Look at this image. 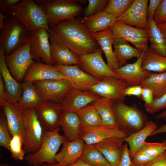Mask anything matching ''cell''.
I'll list each match as a JSON object with an SVG mask.
<instances>
[{
  "mask_svg": "<svg viewBox=\"0 0 166 166\" xmlns=\"http://www.w3.org/2000/svg\"><path fill=\"white\" fill-rule=\"evenodd\" d=\"M140 166H166V151L150 162Z\"/></svg>",
  "mask_w": 166,
  "mask_h": 166,
  "instance_id": "cell-51",
  "label": "cell"
},
{
  "mask_svg": "<svg viewBox=\"0 0 166 166\" xmlns=\"http://www.w3.org/2000/svg\"><path fill=\"white\" fill-rule=\"evenodd\" d=\"M31 33L25 26L13 16L6 19L0 35V47L5 56L30 41Z\"/></svg>",
  "mask_w": 166,
  "mask_h": 166,
  "instance_id": "cell-6",
  "label": "cell"
},
{
  "mask_svg": "<svg viewBox=\"0 0 166 166\" xmlns=\"http://www.w3.org/2000/svg\"><path fill=\"white\" fill-rule=\"evenodd\" d=\"M54 65L73 84L74 87L80 89L88 90L90 86L101 80L81 69L78 65Z\"/></svg>",
  "mask_w": 166,
  "mask_h": 166,
  "instance_id": "cell-20",
  "label": "cell"
},
{
  "mask_svg": "<svg viewBox=\"0 0 166 166\" xmlns=\"http://www.w3.org/2000/svg\"><path fill=\"white\" fill-rule=\"evenodd\" d=\"M49 34L46 29L41 28L31 34L30 42L31 53L34 61H41L54 65L51 56Z\"/></svg>",
  "mask_w": 166,
  "mask_h": 166,
  "instance_id": "cell-13",
  "label": "cell"
},
{
  "mask_svg": "<svg viewBox=\"0 0 166 166\" xmlns=\"http://www.w3.org/2000/svg\"><path fill=\"white\" fill-rule=\"evenodd\" d=\"M153 20L157 24L166 22V0H162L156 10Z\"/></svg>",
  "mask_w": 166,
  "mask_h": 166,
  "instance_id": "cell-44",
  "label": "cell"
},
{
  "mask_svg": "<svg viewBox=\"0 0 166 166\" xmlns=\"http://www.w3.org/2000/svg\"><path fill=\"white\" fill-rule=\"evenodd\" d=\"M141 65L142 68L148 71L163 73L166 71V57L159 55L148 47L143 52Z\"/></svg>",
  "mask_w": 166,
  "mask_h": 166,
  "instance_id": "cell-31",
  "label": "cell"
},
{
  "mask_svg": "<svg viewBox=\"0 0 166 166\" xmlns=\"http://www.w3.org/2000/svg\"><path fill=\"white\" fill-rule=\"evenodd\" d=\"M140 85L151 89L154 98L160 97L166 93V71L160 73L152 72Z\"/></svg>",
  "mask_w": 166,
  "mask_h": 166,
  "instance_id": "cell-35",
  "label": "cell"
},
{
  "mask_svg": "<svg viewBox=\"0 0 166 166\" xmlns=\"http://www.w3.org/2000/svg\"><path fill=\"white\" fill-rule=\"evenodd\" d=\"M166 151V145L162 142H145L143 146L136 153L156 158Z\"/></svg>",
  "mask_w": 166,
  "mask_h": 166,
  "instance_id": "cell-39",
  "label": "cell"
},
{
  "mask_svg": "<svg viewBox=\"0 0 166 166\" xmlns=\"http://www.w3.org/2000/svg\"><path fill=\"white\" fill-rule=\"evenodd\" d=\"M128 86L120 78L113 76L103 78L97 83L90 86L88 90L100 96L113 101L124 102L125 97L124 91Z\"/></svg>",
  "mask_w": 166,
  "mask_h": 166,
  "instance_id": "cell-12",
  "label": "cell"
},
{
  "mask_svg": "<svg viewBox=\"0 0 166 166\" xmlns=\"http://www.w3.org/2000/svg\"><path fill=\"white\" fill-rule=\"evenodd\" d=\"M42 166H60L57 164H49L48 163H43L42 165Z\"/></svg>",
  "mask_w": 166,
  "mask_h": 166,
  "instance_id": "cell-58",
  "label": "cell"
},
{
  "mask_svg": "<svg viewBox=\"0 0 166 166\" xmlns=\"http://www.w3.org/2000/svg\"><path fill=\"white\" fill-rule=\"evenodd\" d=\"M131 163L128 145L125 143L123 144V152L121 161L117 166H131Z\"/></svg>",
  "mask_w": 166,
  "mask_h": 166,
  "instance_id": "cell-46",
  "label": "cell"
},
{
  "mask_svg": "<svg viewBox=\"0 0 166 166\" xmlns=\"http://www.w3.org/2000/svg\"><path fill=\"white\" fill-rule=\"evenodd\" d=\"M0 166H14L11 165H8L6 164H0Z\"/></svg>",
  "mask_w": 166,
  "mask_h": 166,
  "instance_id": "cell-59",
  "label": "cell"
},
{
  "mask_svg": "<svg viewBox=\"0 0 166 166\" xmlns=\"http://www.w3.org/2000/svg\"><path fill=\"white\" fill-rule=\"evenodd\" d=\"M163 34L166 36V22L157 25Z\"/></svg>",
  "mask_w": 166,
  "mask_h": 166,
  "instance_id": "cell-57",
  "label": "cell"
},
{
  "mask_svg": "<svg viewBox=\"0 0 166 166\" xmlns=\"http://www.w3.org/2000/svg\"><path fill=\"white\" fill-rule=\"evenodd\" d=\"M67 166H91L82 161L80 159L74 163Z\"/></svg>",
  "mask_w": 166,
  "mask_h": 166,
  "instance_id": "cell-55",
  "label": "cell"
},
{
  "mask_svg": "<svg viewBox=\"0 0 166 166\" xmlns=\"http://www.w3.org/2000/svg\"><path fill=\"white\" fill-rule=\"evenodd\" d=\"M59 79L68 80L54 65L46 64L41 61H35L29 67L23 80L33 82Z\"/></svg>",
  "mask_w": 166,
  "mask_h": 166,
  "instance_id": "cell-21",
  "label": "cell"
},
{
  "mask_svg": "<svg viewBox=\"0 0 166 166\" xmlns=\"http://www.w3.org/2000/svg\"><path fill=\"white\" fill-rule=\"evenodd\" d=\"M7 15L15 17L31 34L41 28L50 31L42 8L34 0H21L11 7Z\"/></svg>",
  "mask_w": 166,
  "mask_h": 166,
  "instance_id": "cell-3",
  "label": "cell"
},
{
  "mask_svg": "<svg viewBox=\"0 0 166 166\" xmlns=\"http://www.w3.org/2000/svg\"><path fill=\"white\" fill-rule=\"evenodd\" d=\"M108 0H88V4L85 10V17H88L103 11Z\"/></svg>",
  "mask_w": 166,
  "mask_h": 166,
  "instance_id": "cell-42",
  "label": "cell"
},
{
  "mask_svg": "<svg viewBox=\"0 0 166 166\" xmlns=\"http://www.w3.org/2000/svg\"><path fill=\"white\" fill-rule=\"evenodd\" d=\"M131 166H139L137 165L134 164L132 162V163L131 164Z\"/></svg>",
  "mask_w": 166,
  "mask_h": 166,
  "instance_id": "cell-60",
  "label": "cell"
},
{
  "mask_svg": "<svg viewBox=\"0 0 166 166\" xmlns=\"http://www.w3.org/2000/svg\"><path fill=\"white\" fill-rule=\"evenodd\" d=\"M22 110L25 132L23 149L26 153H34L41 147L44 129L36 113L35 108Z\"/></svg>",
  "mask_w": 166,
  "mask_h": 166,
  "instance_id": "cell-7",
  "label": "cell"
},
{
  "mask_svg": "<svg viewBox=\"0 0 166 166\" xmlns=\"http://www.w3.org/2000/svg\"><path fill=\"white\" fill-rule=\"evenodd\" d=\"M100 97L89 90L73 87L67 93L61 104L62 111L74 112L94 103Z\"/></svg>",
  "mask_w": 166,
  "mask_h": 166,
  "instance_id": "cell-17",
  "label": "cell"
},
{
  "mask_svg": "<svg viewBox=\"0 0 166 166\" xmlns=\"http://www.w3.org/2000/svg\"><path fill=\"white\" fill-rule=\"evenodd\" d=\"M33 83L43 101L60 104L68 92L74 87L73 84L67 79L45 80Z\"/></svg>",
  "mask_w": 166,
  "mask_h": 166,
  "instance_id": "cell-8",
  "label": "cell"
},
{
  "mask_svg": "<svg viewBox=\"0 0 166 166\" xmlns=\"http://www.w3.org/2000/svg\"><path fill=\"white\" fill-rule=\"evenodd\" d=\"M166 132V124L161 125L158 127L157 129L153 132L150 136L155 135L160 133Z\"/></svg>",
  "mask_w": 166,
  "mask_h": 166,
  "instance_id": "cell-53",
  "label": "cell"
},
{
  "mask_svg": "<svg viewBox=\"0 0 166 166\" xmlns=\"http://www.w3.org/2000/svg\"><path fill=\"white\" fill-rule=\"evenodd\" d=\"M21 83L22 95L18 103L22 109L29 108H35L43 101L32 82L23 80Z\"/></svg>",
  "mask_w": 166,
  "mask_h": 166,
  "instance_id": "cell-33",
  "label": "cell"
},
{
  "mask_svg": "<svg viewBox=\"0 0 166 166\" xmlns=\"http://www.w3.org/2000/svg\"><path fill=\"white\" fill-rule=\"evenodd\" d=\"M149 47L159 55L166 57V39L153 19H148Z\"/></svg>",
  "mask_w": 166,
  "mask_h": 166,
  "instance_id": "cell-34",
  "label": "cell"
},
{
  "mask_svg": "<svg viewBox=\"0 0 166 166\" xmlns=\"http://www.w3.org/2000/svg\"><path fill=\"white\" fill-rule=\"evenodd\" d=\"M161 141L162 142L164 143L165 144H166V140H161Z\"/></svg>",
  "mask_w": 166,
  "mask_h": 166,
  "instance_id": "cell-61",
  "label": "cell"
},
{
  "mask_svg": "<svg viewBox=\"0 0 166 166\" xmlns=\"http://www.w3.org/2000/svg\"><path fill=\"white\" fill-rule=\"evenodd\" d=\"M134 0H109L103 11L113 15L116 18L123 14Z\"/></svg>",
  "mask_w": 166,
  "mask_h": 166,
  "instance_id": "cell-38",
  "label": "cell"
},
{
  "mask_svg": "<svg viewBox=\"0 0 166 166\" xmlns=\"http://www.w3.org/2000/svg\"><path fill=\"white\" fill-rule=\"evenodd\" d=\"M23 144L21 137L16 134L12 136L10 143V152L11 156L16 160L21 161L25 159L26 152L22 148Z\"/></svg>",
  "mask_w": 166,
  "mask_h": 166,
  "instance_id": "cell-40",
  "label": "cell"
},
{
  "mask_svg": "<svg viewBox=\"0 0 166 166\" xmlns=\"http://www.w3.org/2000/svg\"><path fill=\"white\" fill-rule=\"evenodd\" d=\"M50 29V44L64 45L77 56L94 52L100 48L81 18L62 21Z\"/></svg>",
  "mask_w": 166,
  "mask_h": 166,
  "instance_id": "cell-1",
  "label": "cell"
},
{
  "mask_svg": "<svg viewBox=\"0 0 166 166\" xmlns=\"http://www.w3.org/2000/svg\"><path fill=\"white\" fill-rule=\"evenodd\" d=\"M124 138H112L93 145L102 154L112 166H117L122 157Z\"/></svg>",
  "mask_w": 166,
  "mask_h": 166,
  "instance_id": "cell-24",
  "label": "cell"
},
{
  "mask_svg": "<svg viewBox=\"0 0 166 166\" xmlns=\"http://www.w3.org/2000/svg\"><path fill=\"white\" fill-rule=\"evenodd\" d=\"M113 104L112 99L101 97L93 105L100 116L102 125L118 128L114 114Z\"/></svg>",
  "mask_w": 166,
  "mask_h": 166,
  "instance_id": "cell-32",
  "label": "cell"
},
{
  "mask_svg": "<svg viewBox=\"0 0 166 166\" xmlns=\"http://www.w3.org/2000/svg\"><path fill=\"white\" fill-rule=\"evenodd\" d=\"M103 53L100 47L94 52L78 56L79 59L78 65L91 76L100 80L107 76L121 79L104 61L102 57Z\"/></svg>",
  "mask_w": 166,
  "mask_h": 166,
  "instance_id": "cell-10",
  "label": "cell"
},
{
  "mask_svg": "<svg viewBox=\"0 0 166 166\" xmlns=\"http://www.w3.org/2000/svg\"><path fill=\"white\" fill-rule=\"evenodd\" d=\"M143 54L135 62L127 63L113 70L128 86L140 85L152 73L142 68L141 62Z\"/></svg>",
  "mask_w": 166,
  "mask_h": 166,
  "instance_id": "cell-19",
  "label": "cell"
},
{
  "mask_svg": "<svg viewBox=\"0 0 166 166\" xmlns=\"http://www.w3.org/2000/svg\"><path fill=\"white\" fill-rule=\"evenodd\" d=\"M60 128L52 131L44 130L42 143L40 149L36 152L29 153L25 159L29 165L40 166L43 163L57 164L55 156L60 146L67 140L60 135Z\"/></svg>",
  "mask_w": 166,
  "mask_h": 166,
  "instance_id": "cell-4",
  "label": "cell"
},
{
  "mask_svg": "<svg viewBox=\"0 0 166 166\" xmlns=\"http://www.w3.org/2000/svg\"><path fill=\"white\" fill-rule=\"evenodd\" d=\"M0 71L3 79L8 100L18 102L22 95L21 83L17 81L10 72L5 61L3 49L0 47Z\"/></svg>",
  "mask_w": 166,
  "mask_h": 166,
  "instance_id": "cell-22",
  "label": "cell"
},
{
  "mask_svg": "<svg viewBox=\"0 0 166 166\" xmlns=\"http://www.w3.org/2000/svg\"><path fill=\"white\" fill-rule=\"evenodd\" d=\"M21 1V0H0V13L7 15L11 7Z\"/></svg>",
  "mask_w": 166,
  "mask_h": 166,
  "instance_id": "cell-48",
  "label": "cell"
},
{
  "mask_svg": "<svg viewBox=\"0 0 166 166\" xmlns=\"http://www.w3.org/2000/svg\"><path fill=\"white\" fill-rule=\"evenodd\" d=\"M156 118L157 119H163L166 122V109L157 115Z\"/></svg>",
  "mask_w": 166,
  "mask_h": 166,
  "instance_id": "cell-56",
  "label": "cell"
},
{
  "mask_svg": "<svg viewBox=\"0 0 166 166\" xmlns=\"http://www.w3.org/2000/svg\"><path fill=\"white\" fill-rule=\"evenodd\" d=\"M113 109L118 128L126 136L140 130L149 121L146 114L136 104L129 105L113 101Z\"/></svg>",
  "mask_w": 166,
  "mask_h": 166,
  "instance_id": "cell-2",
  "label": "cell"
},
{
  "mask_svg": "<svg viewBox=\"0 0 166 166\" xmlns=\"http://www.w3.org/2000/svg\"><path fill=\"white\" fill-rule=\"evenodd\" d=\"M164 37H165V38H166V36H165V35H164Z\"/></svg>",
  "mask_w": 166,
  "mask_h": 166,
  "instance_id": "cell-62",
  "label": "cell"
},
{
  "mask_svg": "<svg viewBox=\"0 0 166 166\" xmlns=\"http://www.w3.org/2000/svg\"><path fill=\"white\" fill-rule=\"evenodd\" d=\"M148 0H134L128 9L116 21L135 27L148 30L147 9Z\"/></svg>",
  "mask_w": 166,
  "mask_h": 166,
  "instance_id": "cell-14",
  "label": "cell"
},
{
  "mask_svg": "<svg viewBox=\"0 0 166 166\" xmlns=\"http://www.w3.org/2000/svg\"><path fill=\"white\" fill-rule=\"evenodd\" d=\"M59 124L67 140L72 141L81 139V123L77 114L72 111H62Z\"/></svg>",
  "mask_w": 166,
  "mask_h": 166,
  "instance_id": "cell-25",
  "label": "cell"
},
{
  "mask_svg": "<svg viewBox=\"0 0 166 166\" xmlns=\"http://www.w3.org/2000/svg\"><path fill=\"white\" fill-rule=\"evenodd\" d=\"M0 106L3 111L11 136L16 134L20 135L24 145L25 132L22 109L18 102L8 100Z\"/></svg>",
  "mask_w": 166,
  "mask_h": 166,
  "instance_id": "cell-18",
  "label": "cell"
},
{
  "mask_svg": "<svg viewBox=\"0 0 166 166\" xmlns=\"http://www.w3.org/2000/svg\"><path fill=\"white\" fill-rule=\"evenodd\" d=\"M50 54L54 65H71L79 64L78 56L63 45L51 44Z\"/></svg>",
  "mask_w": 166,
  "mask_h": 166,
  "instance_id": "cell-30",
  "label": "cell"
},
{
  "mask_svg": "<svg viewBox=\"0 0 166 166\" xmlns=\"http://www.w3.org/2000/svg\"><path fill=\"white\" fill-rule=\"evenodd\" d=\"M104 53L107 64L113 70L119 66L113 49V37L111 27L104 30L92 34Z\"/></svg>",
  "mask_w": 166,
  "mask_h": 166,
  "instance_id": "cell-26",
  "label": "cell"
},
{
  "mask_svg": "<svg viewBox=\"0 0 166 166\" xmlns=\"http://www.w3.org/2000/svg\"><path fill=\"white\" fill-rule=\"evenodd\" d=\"M158 127L156 123L150 120L142 129L124 138V142L129 146L131 159L143 146L147 137L150 136Z\"/></svg>",
  "mask_w": 166,
  "mask_h": 166,
  "instance_id": "cell-29",
  "label": "cell"
},
{
  "mask_svg": "<svg viewBox=\"0 0 166 166\" xmlns=\"http://www.w3.org/2000/svg\"><path fill=\"white\" fill-rule=\"evenodd\" d=\"M113 38L114 52L119 67L125 65L129 59L134 57L138 58L142 55L143 52L131 46L125 39Z\"/></svg>",
  "mask_w": 166,
  "mask_h": 166,
  "instance_id": "cell-28",
  "label": "cell"
},
{
  "mask_svg": "<svg viewBox=\"0 0 166 166\" xmlns=\"http://www.w3.org/2000/svg\"><path fill=\"white\" fill-rule=\"evenodd\" d=\"M81 139L87 144H94L113 138H124L126 136L118 128L104 125L81 126Z\"/></svg>",
  "mask_w": 166,
  "mask_h": 166,
  "instance_id": "cell-15",
  "label": "cell"
},
{
  "mask_svg": "<svg viewBox=\"0 0 166 166\" xmlns=\"http://www.w3.org/2000/svg\"><path fill=\"white\" fill-rule=\"evenodd\" d=\"M7 100L4 82L0 74V106Z\"/></svg>",
  "mask_w": 166,
  "mask_h": 166,
  "instance_id": "cell-52",
  "label": "cell"
},
{
  "mask_svg": "<svg viewBox=\"0 0 166 166\" xmlns=\"http://www.w3.org/2000/svg\"><path fill=\"white\" fill-rule=\"evenodd\" d=\"M63 144L61 151L55 156L57 165L67 166L81 158L85 144L81 139L72 141L67 140Z\"/></svg>",
  "mask_w": 166,
  "mask_h": 166,
  "instance_id": "cell-23",
  "label": "cell"
},
{
  "mask_svg": "<svg viewBox=\"0 0 166 166\" xmlns=\"http://www.w3.org/2000/svg\"><path fill=\"white\" fill-rule=\"evenodd\" d=\"M74 112L78 116L81 126L96 127L102 125L100 116L93 105H88Z\"/></svg>",
  "mask_w": 166,
  "mask_h": 166,
  "instance_id": "cell-37",
  "label": "cell"
},
{
  "mask_svg": "<svg viewBox=\"0 0 166 166\" xmlns=\"http://www.w3.org/2000/svg\"><path fill=\"white\" fill-rule=\"evenodd\" d=\"M166 109V93L159 98H154L152 103L145 108L149 113H154Z\"/></svg>",
  "mask_w": 166,
  "mask_h": 166,
  "instance_id": "cell-43",
  "label": "cell"
},
{
  "mask_svg": "<svg viewBox=\"0 0 166 166\" xmlns=\"http://www.w3.org/2000/svg\"><path fill=\"white\" fill-rule=\"evenodd\" d=\"M7 121L2 108L0 111V146L10 151L11 136Z\"/></svg>",
  "mask_w": 166,
  "mask_h": 166,
  "instance_id": "cell-41",
  "label": "cell"
},
{
  "mask_svg": "<svg viewBox=\"0 0 166 166\" xmlns=\"http://www.w3.org/2000/svg\"><path fill=\"white\" fill-rule=\"evenodd\" d=\"M80 159L91 166H112L102 154L92 144H85Z\"/></svg>",
  "mask_w": 166,
  "mask_h": 166,
  "instance_id": "cell-36",
  "label": "cell"
},
{
  "mask_svg": "<svg viewBox=\"0 0 166 166\" xmlns=\"http://www.w3.org/2000/svg\"><path fill=\"white\" fill-rule=\"evenodd\" d=\"M142 88L141 98L144 102V106L145 108L152 103L154 98L152 91L151 89L145 87Z\"/></svg>",
  "mask_w": 166,
  "mask_h": 166,
  "instance_id": "cell-49",
  "label": "cell"
},
{
  "mask_svg": "<svg viewBox=\"0 0 166 166\" xmlns=\"http://www.w3.org/2000/svg\"><path fill=\"white\" fill-rule=\"evenodd\" d=\"M113 37H121L133 44L141 52L148 48L149 30L116 21L111 26Z\"/></svg>",
  "mask_w": 166,
  "mask_h": 166,
  "instance_id": "cell-11",
  "label": "cell"
},
{
  "mask_svg": "<svg viewBox=\"0 0 166 166\" xmlns=\"http://www.w3.org/2000/svg\"><path fill=\"white\" fill-rule=\"evenodd\" d=\"M8 16V15L3 14L0 13V28L1 30L3 29L5 21Z\"/></svg>",
  "mask_w": 166,
  "mask_h": 166,
  "instance_id": "cell-54",
  "label": "cell"
},
{
  "mask_svg": "<svg viewBox=\"0 0 166 166\" xmlns=\"http://www.w3.org/2000/svg\"><path fill=\"white\" fill-rule=\"evenodd\" d=\"M42 8L50 28L59 22L80 15L83 8L75 0H34Z\"/></svg>",
  "mask_w": 166,
  "mask_h": 166,
  "instance_id": "cell-5",
  "label": "cell"
},
{
  "mask_svg": "<svg viewBox=\"0 0 166 166\" xmlns=\"http://www.w3.org/2000/svg\"><path fill=\"white\" fill-rule=\"evenodd\" d=\"M7 66L14 78L21 83L30 66L35 62L28 42L8 55L5 56Z\"/></svg>",
  "mask_w": 166,
  "mask_h": 166,
  "instance_id": "cell-9",
  "label": "cell"
},
{
  "mask_svg": "<svg viewBox=\"0 0 166 166\" xmlns=\"http://www.w3.org/2000/svg\"><path fill=\"white\" fill-rule=\"evenodd\" d=\"M35 110L44 130L51 131L60 128L59 117L62 111L61 104L44 101L35 107Z\"/></svg>",
  "mask_w": 166,
  "mask_h": 166,
  "instance_id": "cell-16",
  "label": "cell"
},
{
  "mask_svg": "<svg viewBox=\"0 0 166 166\" xmlns=\"http://www.w3.org/2000/svg\"><path fill=\"white\" fill-rule=\"evenodd\" d=\"M162 0H150L147 9L148 19H153L155 13Z\"/></svg>",
  "mask_w": 166,
  "mask_h": 166,
  "instance_id": "cell-50",
  "label": "cell"
},
{
  "mask_svg": "<svg viewBox=\"0 0 166 166\" xmlns=\"http://www.w3.org/2000/svg\"><path fill=\"white\" fill-rule=\"evenodd\" d=\"M156 158L142 154L136 153L131 158V160L132 162L134 164L140 166L149 163Z\"/></svg>",
  "mask_w": 166,
  "mask_h": 166,
  "instance_id": "cell-45",
  "label": "cell"
},
{
  "mask_svg": "<svg viewBox=\"0 0 166 166\" xmlns=\"http://www.w3.org/2000/svg\"><path fill=\"white\" fill-rule=\"evenodd\" d=\"M143 88L140 85L128 86L124 90V94L126 96H134L140 98Z\"/></svg>",
  "mask_w": 166,
  "mask_h": 166,
  "instance_id": "cell-47",
  "label": "cell"
},
{
  "mask_svg": "<svg viewBox=\"0 0 166 166\" xmlns=\"http://www.w3.org/2000/svg\"><path fill=\"white\" fill-rule=\"evenodd\" d=\"M81 19L92 34L112 26L117 18L111 14L101 11L90 16L84 17Z\"/></svg>",
  "mask_w": 166,
  "mask_h": 166,
  "instance_id": "cell-27",
  "label": "cell"
}]
</instances>
